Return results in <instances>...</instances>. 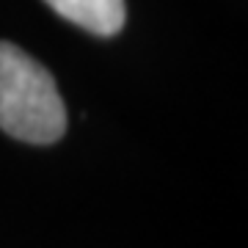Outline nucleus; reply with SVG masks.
<instances>
[{"label": "nucleus", "instance_id": "nucleus-1", "mask_svg": "<svg viewBox=\"0 0 248 248\" xmlns=\"http://www.w3.org/2000/svg\"><path fill=\"white\" fill-rule=\"evenodd\" d=\"M0 130L25 143H55L66 133L53 75L11 42H0Z\"/></svg>", "mask_w": 248, "mask_h": 248}, {"label": "nucleus", "instance_id": "nucleus-2", "mask_svg": "<svg viewBox=\"0 0 248 248\" xmlns=\"http://www.w3.org/2000/svg\"><path fill=\"white\" fill-rule=\"evenodd\" d=\"M47 6L97 36H113L124 25V0H47Z\"/></svg>", "mask_w": 248, "mask_h": 248}]
</instances>
